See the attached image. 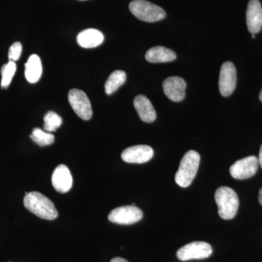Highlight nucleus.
Instances as JSON below:
<instances>
[{"mask_svg":"<svg viewBox=\"0 0 262 262\" xmlns=\"http://www.w3.org/2000/svg\"><path fill=\"white\" fill-rule=\"evenodd\" d=\"M24 199L25 208L39 218L54 220L58 217V211L53 202L38 192H26Z\"/></svg>","mask_w":262,"mask_h":262,"instance_id":"1","label":"nucleus"},{"mask_svg":"<svg viewBox=\"0 0 262 262\" xmlns=\"http://www.w3.org/2000/svg\"><path fill=\"white\" fill-rule=\"evenodd\" d=\"M201 156L194 150H189L181 160L175 181L181 187H188L195 178L199 168Z\"/></svg>","mask_w":262,"mask_h":262,"instance_id":"2","label":"nucleus"},{"mask_svg":"<svg viewBox=\"0 0 262 262\" xmlns=\"http://www.w3.org/2000/svg\"><path fill=\"white\" fill-rule=\"evenodd\" d=\"M215 201L221 218L225 220L234 218L239 208V198L233 189L228 187L218 188L215 192Z\"/></svg>","mask_w":262,"mask_h":262,"instance_id":"3","label":"nucleus"},{"mask_svg":"<svg viewBox=\"0 0 262 262\" xmlns=\"http://www.w3.org/2000/svg\"><path fill=\"white\" fill-rule=\"evenodd\" d=\"M129 9L136 18L149 23L163 20L166 15L163 8L146 0H134L129 5Z\"/></svg>","mask_w":262,"mask_h":262,"instance_id":"4","label":"nucleus"},{"mask_svg":"<svg viewBox=\"0 0 262 262\" xmlns=\"http://www.w3.org/2000/svg\"><path fill=\"white\" fill-rule=\"evenodd\" d=\"M69 102L74 112L83 120H89L93 116L92 106L87 95L78 89H72L69 92Z\"/></svg>","mask_w":262,"mask_h":262,"instance_id":"5","label":"nucleus"},{"mask_svg":"<svg viewBox=\"0 0 262 262\" xmlns=\"http://www.w3.org/2000/svg\"><path fill=\"white\" fill-rule=\"evenodd\" d=\"M213 252L211 245L206 242L195 241L185 245L177 251V256L181 261L203 259L209 257Z\"/></svg>","mask_w":262,"mask_h":262,"instance_id":"6","label":"nucleus"},{"mask_svg":"<svg viewBox=\"0 0 262 262\" xmlns=\"http://www.w3.org/2000/svg\"><path fill=\"white\" fill-rule=\"evenodd\" d=\"M143 218V212L135 206L119 207L108 215V220L118 225H129L139 222Z\"/></svg>","mask_w":262,"mask_h":262,"instance_id":"7","label":"nucleus"},{"mask_svg":"<svg viewBox=\"0 0 262 262\" xmlns=\"http://www.w3.org/2000/svg\"><path fill=\"white\" fill-rule=\"evenodd\" d=\"M258 160L256 157L248 156L237 160L229 168V173L237 180H244L253 177L257 172Z\"/></svg>","mask_w":262,"mask_h":262,"instance_id":"8","label":"nucleus"},{"mask_svg":"<svg viewBox=\"0 0 262 262\" xmlns=\"http://www.w3.org/2000/svg\"><path fill=\"white\" fill-rule=\"evenodd\" d=\"M237 84V71L232 62H225L221 67L219 88L220 94L225 97L233 93Z\"/></svg>","mask_w":262,"mask_h":262,"instance_id":"9","label":"nucleus"},{"mask_svg":"<svg viewBox=\"0 0 262 262\" xmlns=\"http://www.w3.org/2000/svg\"><path fill=\"white\" fill-rule=\"evenodd\" d=\"M154 155V151L148 145H136L127 148L122 151V160L127 163H147Z\"/></svg>","mask_w":262,"mask_h":262,"instance_id":"10","label":"nucleus"},{"mask_svg":"<svg viewBox=\"0 0 262 262\" xmlns=\"http://www.w3.org/2000/svg\"><path fill=\"white\" fill-rule=\"evenodd\" d=\"M163 87L165 96L171 101L179 102L185 97L187 83L182 77H168L164 81Z\"/></svg>","mask_w":262,"mask_h":262,"instance_id":"11","label":"nucleus"},{"mask_svg":"<svg viewBox=\"0 0 262 262\" xmlns=\"http://www.w3.org/2000/svg\"><path fill=\"white\" fill-rule=\"evenodd\" d=\"M246 23L248 31L256 34L262 28V7L259 0H250L246 11Z\"/></svg>","mask_w":262,"mask_h":262,"instance_id":"12","label":"nucleus"},{"mask_svg":"<svg viewBox=\"0 0 262 262\" xmlns=\"http://www.w3.org/2000/svg\"><path fill=\"white\" fill-rule=\"evenodd\" d=\"M52 184L57 192L67 193L70 190L73 184L72 174L70 169L65 165H58L52 175Z\"/></svg>","mask_w":262,"mask_h":262,"instance_id":"13","label":"nucleus"},{"mask_svg":"<svg viewBox=\"0 0 262 262\" xmlns=\"http://www.w3.org/2000/svg\"><path fill=\"white\" fill-rule=\"evenodd\" d=\"M134 104L138 115L142 121L147 123L155 121L157 117L156 112L149 98L143 95H139L134 99Z\"/></svg>","mask_w":262,"mask_h":262,"instance_id":"14","label":"nucleus"},{"mask_svg":"<svg viewBox=\"0 0 262 262\" xmlns=\"http://www.w3.org/2000/svg\"><path fill=\"white\" fill-rule=\"evenodd\" d=\"M103 34L98 29H88L79 33L77 41L79 46L84 48H94L102 44Z\"/></svg>","mask_w":262,"mask_h":262,"instance_id":"15","label":"nucleus"},{"mask_svg":"<svg viewBox=\"0 0 262 262\" xmlns=\"http://www.w3.org/2000/svg\"><path fill=\"white\" fill-rule=\"evenodd\" d=\"M146 61L150 63H166L173 61L177 58L175 52L163 46H155L146 52Z\"/></svg>","mask_w":262,"mask_h":262,"instance_id":"16","label":"nucleus"},{"mask_svg":"<svg viewBox=\"0 0 262 262\" xmlns=\"http://www.w3.org/2000/svg\"><path fill=\"white\" fill-rule=\"evenodd\" d=\"M42 73V62L37 55H32L25 64V77L30 83H36Z\"/></svg>","mask_w":262,"mask_h":262,"instance_id":"17","label":"nucleus"},{"mask_svg":"<svg viewBox=\"0 0 262 262\" xmlns=\"http://www.w3.org/2000/svg\"><path fill=\"white\" fill-rule=\"evenodd\" d=\"M126 74L122 70H116L110 75L105 83V92L107 95L113 94L120 86L125 83Z\"/></svg>","mask_w":262,"mask_h":262,"instance_id":"18","label":"nucleus"},{"mask_svg":"<svg viewBox=\"0 0 262 262\" xmlns=\"http://www.w3.org/2000/svg\"><path fill=\"white\" fill-rule=\"evenodd\" d=\"M30 138L34 143L40 146L51 145L55 140L54 136L51 133L42 130L39 127L33 129Z\"/></svg>","mask_w":262,"mask_h":262,"instance_id":"19","label":"nucleus"},{"mask_svg":"<svg viewBox=\"0 0 262 262\" xmlns=\"http://www.w3.org/2000/svg\"><path fill=\"white\" fill-rule=\"evenodd\" d=\"M15 72H16L15 62L9 61L8 63L2 67L1 86L3 89H7L10 85Z\"/></svg>","mask_w":262,"mask_h":262,"instance_id":"20","label":"nucleus"},{"mask_svg":"<svg viewBox=\"0 0 262 262\" xmlns=\"http://www.w3.org/2000/svg\"><path fill=\"white\" fill-rule=\"evenodd\" d=\"M62 118L53 111L48 112L44 117V130L48 133L54 132L61 126Z\"/></svg>","mask_w":262,"mask_h":262,"instance_id":"21","label":"nucleus"},{"mask_svg":"<svg viewBox=\"0 0 262 262\" xmlns=\"http://www.w3.org/2000/svg\"><path fill=\"white\" fill-rule=\"evenodd\" d=\"M21 53V43L19 42L13 43V44L10 46L9 52H8V58H9V61L13 62L18 61L19 58H20Z\"/></svg>","mask_w":262,"mask_h":262,"instance_id":"22","label":"nucleus"},{"mask_svg":"<svg viewBox=\"0 0 262 262\" xmlns=\"http://www.w3.org/2000/svg\"><path fill=\"white\" fill-rule=\"evenodd\" d=\"M110 262H129L126 259L123 258L115 257L113 258Z\"/></svg>","mask_w":262,"mask_h":262,"instance_id":"23","label":"nucleus"},{"mask_svg":"<svg viewBox=\"0 0 262 262\" xmlns=\"http://www.w3.org/2000/svg\"><path fill=\"white\" fill-rule=\"evenodd\" d=\"M258 163H259V165H261L262 168V145L261 146V148H260L259 155H258Z\"/></svg>","mask_w":262,"mask_h":262,"instance_id":"24","label":"nucleus"},{"mask_svg":"<svg viewBox=\"0 0 262 262\" xmlns=\"http://www.w3.org/2000/svg\"><path fill=\"white\" fill-rule=\"evenodd\" d=\"M258 201L262 206V187L260 189L259 193H258Z\"/></svg>","mask_w":262,"mask_h":262,"instance_id":"25","label":"nucleus"},{"mask_svg":"<svg viewBox=\"0 0 262 262\" xmlns=\"http://www.w3.org/2000/svg\"><path fill=\"white\" fill-rule=\"evenodd\" d=\"M259 99H260V101H262V90H261V93H260V94H259Z\"/></svg>","mask_w":262,"mask_h":262,"instance_id":"26","label":"nucleus"},{"mask_svg":"<svg viewBox=\"0 0 262 262\" xmlns=\"http://www.w3.org/2000/svg\"><path fill=\"white\" fill-rule=\"evenodd\" d=\"M252 37L255 38V34H252Z\"/></svg>","mask_w":262,"mask_h":262,"instance_id":"27","label":"nucleus"}]
</instances>
